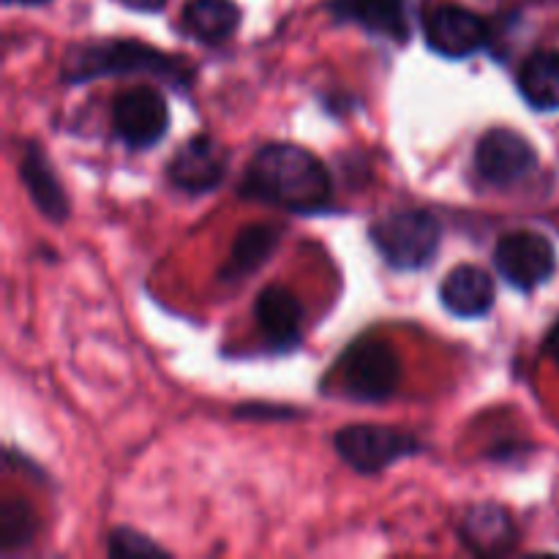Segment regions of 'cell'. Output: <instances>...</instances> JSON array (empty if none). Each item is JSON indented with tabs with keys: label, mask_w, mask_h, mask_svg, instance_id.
<instances>
[{
	"label": "cell",
	"mask_w": 559,
	"mask_h": 559,
	"mask_svg": "<svg viewBox=\"0 0 559 559\" xmlns=\"http://www.w3.org/2000/svg\"><path fill=\"white\" fill-rule=\"evenodd\" d=\"M344 388L358 402H385L396 393L402 380L399 355L385 342L364 338L353 344L342 360Z\"/></svg>",
	"instance_id": "obj_4"
},
{
	"label": "cell",
	"mask_w": 559,
	"mask_h": 559,
	"mask_svg": "<svg viewBox=\"0 0 559 559\" xmlns=\"http://www.w3.org/2000/svg\"><path fill=\"white\" fill-rule=\"evenodd\" d=\"M123 5L134 11H145V14H153V11H162L167 5V0H120Z\"/></svg>",
	"instance_id": "obj_21"
},
{
	"label": "cell",
	"mask_w": 559,
	"mask_h": 559,
	"mask_svg": "<svg viewBox=\"0 0 559 559\" xmlns=\"http://www.w3.org/2000/svg\"><path fill=\"white\" fill-rule=\"evenodd\" d=\"M243 197L293 213H317L331 202V178L320 158L298 145L273 142L254 153L246 169Z\"/></svg>",
	"instance_id": "obj_1"
},
{
	"label": "cell",
	"mask_w": 559,
	"mask_h": 559,
	"mask_svg": "<svg viewBox=\"0 0 559 559\" xmlns=\"http://www.w3.org/2000/svg\"><path fill=\"white\" fill-rule=\"evenodd\" d=\"M229 156L213 136H191L169 162V180L189 194H207L227 175Z\"/></svg>",
	"instance_id": "obj_10"
},
{
	"label": "cell",
	"mask_w": 559,
	"mask_h": 559,
	"mask_svg": "<svg viewBox=\"0 0 559 559\" xmlns=\"http://www.w3.org/2000/svg\"><path fill=\"white\" fill-rule=\"evenodd\" d=\"M112 129L129 147L156 145L169 129L167 102L151 85L129 87L115 96Z\"/></svg>",
	"instance_id": "obj_8"
},
{
	"label": "cell",
	"mask_w": 559,
	"mask_h": 559,
	"mask_svg": "<svg viewBox=\"0 0 559 559\" xmlns=\"http://www.w3.org/2000/svg\"><path fill=\"white\" fill-rule=\"evenodd\" d=\"M33 522L31 511H27L22 502L16 500H5L3 508H0V538H3L5 549H14V546H22L31 540Z\"/></svg>",
	"instance_id": "obj_19"
},
{
	"label": "cell",
	"mask_w": 559,
	"mask_h": 559,
	"mask_svg": "<svg viewBox=\"0 0 559 559\" xmlns=\"http://www.w3.org/2000/svg\"><path fill=\"white\" fill-rule=\"evenodd\" d=\"M519 91L540 112L559 109V49H538L519 71Z\"/></svg>",
	"instance_id": "obj_17"
},
{
	"label": "cell",
	"mask_w": 559,
	"mask_h": 559,
	"mask_svg": "<svg viewBox=\"0 0 559 559\" xmlns=\"http://www.w3.org/2000/svg\"><path fill=\"white\" fill-rule=\"evenodd\" d=\"M495 262L508 284L524 289V293H533L555 276L557 251L546 235L519 229L497 243Z\"/></svg>",
	"instance_id": "obj_5"
},
{
	"label": "cell",
	"mask_w": 559,
	"mask_h": 559,
	"mask_svg": "<svg viewBox=\"0 0 559 559\" xmlns=\"http://www.w3.org/2000/svg\"><path fill=\"white\" fill-rule=\"evenodd\" d=\"M495 278L478 265H459L442 278L440 300L451 314L462 320L486 317L495 306Z\"/></svg>",
	"instance_id": "obj_11"
},
{
	"label": "cell",
	"mask_w": 559,
	"mask_h": 559,
	"mask_svg": "<svg viewBox=\"0 0 559 559\" xmlns=\"http://www.w3.org/2000/svg\"><path fill=\"white\" fill-rule=\"evenodd\" d=\"M257 325H260L262 336L273 347H293L300 338V328H304V306L295 298L289 289L271 284L260 293L254 306Z\"/></svg>",
	"instance_id": "obj_13"
},
{
	"label": "cell",
	"mask_w": 559,
	"mask_h": 559,
	"mask_svg": "<svg viewBox=\"0 0 559 559\" xmlns=\"http://www.w3.org/2000/svg\"><path fill=\"white\" fill-rule=\"evenodd\" d=\"M282 233L273 224H254L246 227L243 233L235 238L233 251H229L227 265L222 267L224 282H238V278H249L251 273L260 271L271 254L276 251Z\"/></svg>",
	"instance_id": "obj_16"
},
{
	"label": "cell",
	"mask_w": 559,
	"mask_h": 559,
	"mask_svg": "<svg viewBox=\"0 0 559 559\" xmlns=\"http://www.w3.org/2000/svg\"><path fill=\"white\" fill-rule=\"evenodd\" d=\"M20 178L27 186V194H31V200L36 202V207L44 216L52 218V222L69 218V197H66L49 158L33 142L22 153Z\"/></svg>",
	"instance_id": "obj_14"
},
{
	"label": "cell",
	"mask_w": 559,
	"mask_h": 559,
	"mask_svg": "<svg viewBox=\"0 0 559 559\" xmlns=\"http://www.w3.org/2000/svg\"><path fill=\"white\" fill-rule=\"evenodd\" d=\"M240 11L233 0H191L183 11L186 31L205 44H222L235 33Z\"/></svg>",
	"instance_id": "obj_18"
},
{
	"label": "cell",
	"mask_w": 559,
	"mask_h": 559,
	"mask_svg": "<svg viewBox=\"0 0 559 559\" xmlns=\"http://www.w3.org/2000/svg\"><path fill=\"white\" fill-rule=\"evenodd\" d=\"M440 238V222L429 211H396L371 227L377 251L399 271H418L429 265Z\"/></svg>",
	"instance_id": "obj_3"
},
{
	"label": "cell",
	"mask_w": 559,
	"mask_h": 559,
	"mask_svg": "<svg viewBox=\"0 0 559 559\" xmlns=\"http://www.w3.org/2000/svg\"><path fill=\"white\" fill-rule=\"evenodd\" d=\"M538 167V151L527 136L513 129H491L486 131L475 147V169L480 178L491 186H513Z\"/></svg>",
	"instance_id": "obj_7"
},
{
	"label": "cell",
	"mask_w": 559,
	"mask_h": 559,
	"mask_svg": "<svg viewBox=\"0 0 559 559\" xmlns=\"http://www.w3.org/2000/svg\"><path fill=\"white\" fill-rule=\"evenodd\" d=\"M426 41L445 58H467L486 44V22L464 5H437L424 16Z\"/></svg>",
	"instance_id": "obj_9"
},
{
	"label": "cell",
	"mask_w": 559,
	"mask_h": 559,
	"mask_svg": "<svg viewBox=\"0 0 559 559\" xmlns=\"http://www.w3.org/2000/svg\"><path fill=\"white\" fill-rule=\"evenodd\" d=\"M338 456L358 473H382L399 459L418 453V440L385 426H347L333 440Z\"/></svg>",
	"instance_id": "obj_6"
},
{
	"label": "cell",
	"mask_w": 559,
	"mask_h": 559,
	"mask_svg": "<svg viewBox=\"0 0 559 559\" xmlns=\"http://www.w3.org/2000/svg\"><path fill=\"white\" fill-rule=\"evenodd\" d=\"M546 355H549L555 364H559V320H557V325L551 328L549 338H546Z\"/></svg>",
	"instance_id": "obj_22"
},
{
	"label": "cell",
	"mask_w": 559,
	"mask_h": 559,
	"mask_svg": "<svg viewBox=\"0 0 559 559\" xmlns=\"http://www.w3.org/2000/svg\"><path fill=\"white\" fill-rule=\"evenodd\" d=\"M462 540L478 555H500L516 544V530H513L511 516L500 506H475L464 513L462 519Z\"/></svg>",
	"instance_id": "obj_15"
},
{
	"label": "cell",
	"mask_w": 559,
	"mask_h": 559,
	"mask_svg": "<svg viewBox=\"0 0 559 559\" xmlns=\"http://www.w3.org/2000/svg\"><path fill=\"white\" fill-rule=\"evenodd\" d=\"M5 3H20V5H41L47 0H5Z\"/></svg>",
	"instance_id": "obj_23"
},
{
	"label": "cell",
	"mask_w": 559,
	"mask_h": 559,
	"mask_svg": "<svg viewBox=\"0 0 559 559\" xmlns=\"http://www.w3.org/2000/svg\"><path fill=\"white\" fill-rule=\"evenodd\" d=\"M331 14L342 22H355L374 36L407 41V0H333Z\"/></svg>",
	"instance_id": "obj_12"
},
{
	"label": "cell",
	"mask_w": 559,
	"mask_h": 559,
	"mask_svg": "<svg viewBox=\"0 0 559 559\" xmlns=\"http://www.w3.org/2000/svg\"><path fill=\"white\" fill-rule=\"evenodd\" d=\"M109 551L115 557H136V555H164L153 540L142 538V535L131 533V530H115L109 535Z\"/></svg>",
	"instance_id": "obj_20"
},
{
	"label": "cell",
	"mask_w": 559,
	"mask_h": 559,
	"mask_svg": "<svg viewBox=\"0 0 559 559\" xmlns=\"http://www.w3.org/2000/svg\"><path fill=\"white\" fill-rule=\"evenodd\" d=\"M140 71L164 76L173 85L191 80V69L186 63L169 58L162 49L126 38L76 47L63 66V76L69 82H87L107 74H140Z\"/></svg>",
	"instance_id": "obj_2"
}]
</instances>
